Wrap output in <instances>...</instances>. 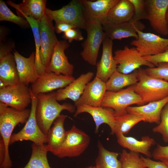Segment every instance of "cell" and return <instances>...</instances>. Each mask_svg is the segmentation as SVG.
Here are the masks:
<instances>
[{
	"mask_svg": "<svg viewBox=\"0 0 168 168\" xmlns=\"http://www.w3.org/2000/svg\"><path fill=\"white\" fill-rule=\"evenodd\" d=\"M138 38L132 40L130 44L134 46L142 57L157 55L164 52L168 47V38H164L151 33L144 32L136 29Z\"/></svg>",
	"mask_w": 168,
	"mask_h": 168,
	"instance_id": "obj_12",
	"label": "cell"
},
{
	"mask_svg": "<svg viewBox=\"0 0 168 168\" xmlns=\"http://www.w3.org/2000/svg\"><path fill=\"white\" fill-rule=\"evenodd\" d=\"M31 109L18 110L0 103V167L11 168L9 146L12 132L17 125L26 123Z\"/></svg>",
	"mask_w": 168,
	"mask_h": 168,
	"instance_id": "obj_1",
	"label": "cell"
},
{
	"mask_svg": "<svg viewBox=\"0 0 168 168\" xmlns=\"http://www.w3.org/2000/svg\"></svg>",
	"mask_w": 168,
	"mask_h": 168,
	"instance_id": "obj_47",
	"label": "cell"
},
{
	"mask_svg": "<svg viewBox=\"0 0 168 168\" xmlns=\"http://www.w3.org/2000/svg\"><path fill=\"white\" fill-rule=\"evenodd\" d=\"M46 0H24L19 4L10 1L7 3L16 9L18 16L32 17L40 21L46 15Z\"/></svg>",
	"mask_w": 168,
	"mask_h": 168,
	"instance_id": "obj_25",
	"label": "cell"
},
{
	"mask_svg": "<svg viewBox=\"0 0 168 168\" xmlns=\"http://www.w3.org/2000/svg\"><path fill=\"white\" fill-rule=\"evenodd\" d=\"M148 20L152 29L163 36L168 35L166 13L168 0H145Z\"/></svg>",
	"mask_w": 168,
	"mask_h": 168,
	"instance_id": "obj_13",
	"label": "cell"
},
{
	"mask_svg": "<svg viewBox=\"0 0 168 168\" xmlns=\"http://www.w3.org/2000/svg\"><path fill=\"white\" fill-rule=\"evenodd\" d=\"M23 18H25L29 23L34 35L35 45V66L40 76L45 72V69L41 64L40 57V36L39 26L40 21L32 17L24 16Z\"/></svg>",
	"mask_w": 168,
	"mask_h": 168,
	"instance_id": "obj_33",
	"label": "cell"
},
{
	"mask_svg": "<svg viewBox=\"0 0 168 168\" xmlns=\"http://www.w3.org/2000/svg\"><path fill=\"white\" fill-rule=\"evenodd\" d=\"M46 14L55 23L64 22L76 28L85 30L87 21L80 0H72L61 8L53 10L46 8Z\"/></svg>",
	"mask_w": 168,
	"mask_h": 168,
	"instance_id": "obj_7",
	"label": "cell"
},
{
	"mask_svg": "<svg viewBox=\"0 0 168 168\" xmlns=\"http://www.w3.org/2000/svg\"><path fill=\"white\" fill-rule=\"evenodd\" d=\"M138 82L136 73L125 74L116 70L105 83L107 91L116 92L126 86L135 85Z\"/></svg>",
	"mask_w": 168,
	"mask_h": 168,
	"instance_id": "obj_29",
	"label": "cell"
},
{
	"mask_svg": "<svg viewBox=\"0 0 168 168\" xmlns=\"http://www.w3.org/2000/svg\"><path fill=\"white\" fill-rule=\"evenodd\" d=\"M37 100V95L31 92V111L29 118L23 128L20 131L12 134L10 145L16 142L25 140L30 141L40 145L47 143V136L41 130L36 118L35 111Z\"/></svg>",
	"mask_w": 168,
	"mask_h": 168,
	"instance_id": "obj_8",
	"label": "cell"
},
{
	"mask_svg": "<svg viewBox=\"0 0 168 168\" xmlns=\"http://www.w3.org/2000/svg\"><path fill=\"white\" fill-rule=\"evenodd\" d=\"M136 73L138 82L134 86V89L141 98V105L168 96V81L151 77L141 68Z\"/></svg>",
	"mask_w": 168,
	"mask_h": 168,
	"instance_id": "obj_3",
	"label": "cell"
},
{
	"mask_svg": "<svg viewBox=\"0 0 168 168\" xmlns=\"http://www.w3.org/2000/svg\"><path fill=\"white\" fill-rule=\"evenodd\" d=\"M166 20L167 21V22L168 24V8L167 11L166 13Z\"/></svg>",
	"mask_w": 168,
	"mask_h": 168,
	"instance_id": "obj_44",
	"label": "cell"
},
{
	"mask_svg": "<svg viewBox=\"0 0 168 168\" xmlns=\"http://www.w3.org/2000/svg\"><path fill=\"white\" fill-rule=\"evenodd\" d=\"M114 58L117 65L116 70L124 74L130 73L143 65L149 68L155 67L140 54L135 47L125 46L123 49L116 50Z\"/></svg>",
	"mask_w": 168,
	"mask_h": 168,
	"instance_id": "obj_11",
	"label": "cell"
},
{
	"mask_svg": "<svg viewBox=\"0 0 168 168\" xmlns=\"http://www.w3.org/2000/svg\"><path fill=\"white\" fill-rule=\"evenodd\" d=\"M133 5L134 13L132 20L135 21L147 20V12L145 0H129Z\"/></svg>",
	"mask_w": 168,
	"mask_h": 168,
	"instance_id": "obj_37",
	"label": "cell"
},
{
	"mask_svg": "<svg viewBox=\"0 0 168 168\" xmlns=\"http://www.w3.org/2000/svg\"><path fill=\"white\" fill-rule=\"evenodd\" d=\"M85 30L87 37L81 44L83 49L80 54L84 61L95 66L100 47L106 35L102 25L96 21L87 22Z\"/></svg>",
	"mask_w": 168,
	"mask_h": 168,
	"instance_id": "obj_6",
	"label": "cell"
},
{
	"mask_svg": "<svg viewBox=\"0 0 168 168\" xmlns=\"http://www.w3.org/2000/svg\"><path fill=\"white\" fill-rule=\"evenodd\" d=\"M160 123L153 128L152 131L162 135L164 142H168V102L162 109L160 116Z\"/></svg>",
	"mask_w": 168,
	"mask_h": 168,
	"instance_id": "obj_36",
	"label": "cell"
},
{
	"mask_svg": "<svg viewBox=\"0 0 168 168\" xmlns=\"http://www.w3.org/2000/svg\"><path fill=\"white\" fill-rule=\"evenodd\" d=\"M76 28L72 25L64 22H59L55 23L54 26L55 30L58 34L63 33L68 30Z\"/></svg>",
	"mask_w": 168,
	"mask_h": 168,
	"instance_id": "obj_43",
	"label": "cell"
},
{
	"mask_svg": "<svg viewBox=\"0 0 168 168\" xmlns=\"http://www.w3.org/2000/svg\"><path fill=\"white\" fill-rule=\"evenodd\" d=\"M86 168H94V166H90L86 167Z\"/></svg>",
	"mask_w": 168,
	"mask_h": 168,
	"instance_id": "obj_45",
	"label": "cell"
},
{
	"mask_svg": "<svg viewBox=\"0 0 168 168\" xmlns=\"http://www.w3.org/2000/svg\"><path fill=\"white\" fill-rule=\"evenodd\" d=\"M9 47L2 43L0 46V89L19 82L13 54Z\"/></svg>",
	"mask_w": 168,
	"mask_h": 168,
	"instance_id": "obj_14",
	"label": "cell"
},
{
	"mask_svg": "<svg viewBox=\"0 0 168 168\" xmlns=\"http://www.w3.org/2000/svg\"><path fill=\"white\" fill-rule=\"evenodd\" d=\"M102 44V54L96 65V77L106 82L116 70L117 65L112 54L113 40L106 36Z\"/></svg>",
	"mask_w": 168,
	"mask_h": 168,
	"instance_id": "obj_21",
	"label": "cell"
},
{
	"mask_svg": "<svg viewBox=\"0 0 168 168\" xmlns=\"http://www.w3.org/2000/svg\"><path fill=\"white\" fill-rule=\"evenodd\" d=\"M94 73L89 72L81 75L66 87L55 92L58 101L70 99L76 101L83 94L87 85L93 78Z\"/></svg>",
	"mask_w": 168,
	"mask_h": 168,
	"instance_id": "obj_23",
	"label": "cell"
},
{
	"mask_svg": "<svg viewBox=\"0 0 168 168\" xmlns=\"http://www.w3.org/2000/svg\"><path fill=\"white\" fill-rule=\"evenodd\" d=\"M103 30L106 36L113 40L133 37L138 38L136 29L142 31L145 28L144 25L140 21H131L119 23L107 22L102 25Z\"/></svg>",
	"mask_w": 168,
	"mask_h": 168,
	"instance_id": "obj_19",
	"label": "cell"
},
{
	"mask_svg": "<svg viewBox=\"0 0 168 168\" xmlns=\"http://www.w3.org/2000/svg\"><path fill=\"white\" fill-rule=\"evenodd\" d=\"M74 116L77 117L83 113L90 114L94 120L96 128L95 132H98L100 126L102 124H107L111 129L110 134H114L116 117L114 112L112 108L101 106H91L86 105H82L76 107Z\"/></svg>",
	"mask_w": 168,
	"mask_h": 168,
	"instance_id": "obj_18",
	"label": "cell"
},
{
	"mask_svg": "<svg viewBox=\"0 0 168 168\" xmlns=\"http://www.w3.org/2000/svg\"><path fill=\"white\" fill-rule=\"evenodd\" d=\"M67 116L60 114L54 122L47 135L48 142L45 145L46 150L52 153L57 149L64 140L66 132L64 123Z\"/></svg>",
	"mask_w": 168,
	"mask_h": 168,
	"instance_id": "obj_27",
	"label": "cell"
},
{
	"mask_svg": "<svg viewBox=\"0 0 168 168\" xmlns=\"http://www.w3.org/2000/svg\"><path fill=\"white\" fill-rule=\"evenodd\" d=\"M134 13L133 6L129 0H119L109 11L107 22L119 23L130 21Z\"/></svg>",
	"mask_w": 168,
	"mask_h": 168,
	"instance_id": "obj_28",
	"label": "cell"
},
{
	"mask_svg": "<svg viewBox=\"0 0 168 168\" xmlns=\"http://www.w3.org/2000/svg\"><path fill=\"white\" fill-rule=\"evenodd\" d=\"M119 160L121 168H147L139 154L134 152L123 150Z\"/></svg>",
	"mask_w": 168,
	"mask_h": 168,
	"instance_id": "obj_34",
	"label": "cell"
},
{
	"mask_svg": "<svg viewBox=\"0 0 168 168\" xmlns=\"http://www.w3.org/2000/svg\"><path fill=\"white\" fill-rule=\"evenodd\" d=\"M152 156L155 160L164 163L168 167V145L162 146L157 144L152 153Z\"/></svg>",
	"mask_w": 168,
	"mask_h": 168,
	"instance_id": "obj_39",
	"label": "cell"
},
{
	"mask_svg": "<svg viewBox=\"0 0 168 168\" xmlns=\"http://www.w3.org/2000/svg\"><path fill=\"white\" fill-rule=\"evenodd\" d=\"M119 0H80L87 22L96 21L102 25L107 22V17L111 8Z\"/></svg>",
	"mask_w": 168,
	"mask_h": 168,
	"instance_id": "obj_16",
	"label": "cell"
},
{
	"mask_svg": "<svg viewBox=\"0 0 168 168\" xmlns=\"http://www.w3.org/2000/svg\"><path fill=\"white\" fill-rule=\"evenodd\" d=\"M142 100L135 91L134 86L116 92L107 91L105 95L101 106L112 109L115 117L127 113V107L134 104L141 105Z\"/></svg>",
	"mask_w": 168,
	"mask_h": 168,
	"instance_id": "obj_5",
	"label": "cell"
},
{
	"mask_svg": "<svg viewBox=\"0 0 168 168\" xmlns=\"http://www.w3.org/2000/svg\"><path fill=\"white\" fill-rule=\"evenodd\" d=\"M145 70L151 77L168 81V63H160L156 67L148 68Z\"/></svg>",
	"mask_w": 168,
	"mask_h": 168,
	"instance_id": "obj_38",
	"label": "cell"
},
{
	"mask_svg": "<svg viewBox=\"0 0 168 168\" xmlns=\"http://www.w3.org/2000/svg\"><path fill=\"white\" fill-rule=\"evenodd\" d=\"M144 121L142 117L137 115L127 113L116 117L114 134L125 135L138 123Z\"/></svg>",
	"mask_w": 168,
	"mask_h": 168,
	"instance_id": "obj_32",
	"label": "cell"
},
{
	"mask_svg": "<svg viewBox=\"0 0 168 168\" xmlns=\"http://www.w3.org/2000/svg\"><path fill=\"white\" fill-rule=\"evenodd\" d=\"M66 40L58 41L56 44L49 63L45 72H53L57 74L72 76L74 66L69 63L64 51L69 46Z\"/></svg>",
	"mask_w": 168,
	"mask_h": 168,
	"instance_id": "obj_17",
	"label": "cell"
},
{
	"mask_svg": "<svg viewBox=\"0 0 168 168\" xmlns=\"http://www.w3.org/2000/svg\"><path fill=\"white\" fill-rule=\"evenodd\" d=\"M37 97L36 118L39 128L47 136L52 124L62 111L66 110L70 113L76 111L75 106L70 103H59L55 92L40 93Z\"/></svg>",
	"mask_w": 168,
	"mask_h": 168,
	"instance_id": "obj_2",
	"label": "cell"
},
{
	"mask_svg": "<svg viewBox=\"0 0 168 168\" xmlns=\"http://www.w3.org/2000/svg\"><path fill=\"white\" fill-rule=\"evenodd\" d=\"M63 37L68 40L69 43H71L73 40L77 41L82 40L84 39L82 32L79 29L72 28L64 32Z\"/></svg>",
	"mask_w": 168,
	"mask_h": 168,
	"instance_id": "obj_41",
	"label": "cell"
},
{
	"mask_svg": "<svg viewBox=\"0 0 168 168\" xmlns=\"http://www.w3.org/2000/svg\"><path fill=\"white\" fill-rule=\"evenodd\" d=\"M15 58L19 82L28 86L34 83L39 77L35 66V53L33 52L28 58L21 55L16 51L13 52Z\"/></svg>",
	"mask_w": 168,
	"mask_h": 168,
	"instance_id": "obj_22",
	"label": "cell"
},
{
	"mask_svg": "<svg viewBox=\"0 0 168 168\" xmlns=\"http://www.w3.org/2000/svg\"><path fill=\"white\" fill-rule=\"evenodd\" d=\"M30 159L26 165L19 168H51L47 159L48 151L45 144H38L33 143Z\"/></svg>",
	"mask_w": 168,
	"mask_h": 168,
	"instance_id": "obj_30",
	"label": "cell"
},
{
	"mask_svg": "<svg viewBox=\"0 0 168 168\" xmlns=\"http://www.w3.org/2000/svg\"><path fill=\"white\" fill-rule=\"evenodd\" d=\"M168 102V96L160 100L151 102L142 105L129 106L126 110L128 113L142 117L144 122L159 124L161 121V110Z\"/></svg>",
	"mask_w": 168,
	"mask_h": 168,
	"instance_id": "obj_24",
	"label": "cell"
},
{
	"mask_svg": "<svg viewBox=\"0 0 168 168\" xmlns=\"http://www.w3.org/2000/svg\"><path fill=\"white\" fill-rule=\"evenodd\" d=\"M106 91L105 82L96 77L92 81L87 84L80 98L74 102V106L77 107L82 105H86L91 106H101Z\"/></svg>",
	"mask_w": 168,
	"mask_h": 168,
	"instance_id": "obj_20",
	"label": "cell"
},
{
	"mask_svg": "<svg viewBox=\"0 0 168 168\" xmlns=\"http://www.w3.org/2000/svg\"><path fill=\"white\" fill-rule=\"evenodd\" d=\"M0 101L17 110H24L31 102L30 89L20 82L0 88Z\"/></svg>",
	"mask_w": 168,
	"mask_h": 168,
	"instance_id": "obj_9",
	"label": "cell"
},
{
	"mask_svg": "<svg viewBox=\"0 0 168 168\" xmlns=\"http://www.w3.org/2000/svg\"><path fill=\"white\" fill-rule=\"evenodd\" d=\"M0 21H10L22 27L30 26L26 19L13 13L2 0H0Z\"/></svg>",
	"mask_w": 168,
	"mask_h": 168,
	"instance_id": "obj_35",
	"label": "cell"
},
{
	"mask_svg": "<svg viewBox=\"0 0 168 168\" xmlns=\"http://www.w3.org/2000/svg\"><path fill=\"white\" fill-rule=\"evenodd\" d=\"M53 21L46 15L39 23L40 36V57L41 64L45 71L50 62L55 45L58 41L55 33Z\"/></svg>",
	"mask_w": 168,
	"mask_h": 168,
	"instance_id": "obj_10",
	"label": "cell"
},
{
	"mask_svg": "<svg viewBox=\"0 0 168 168\" xmlns=\"http://www.w3.org/2000/svg\"><path fill=\"white\" fill-rule=\"evenodd\" d=\"M89 136L73 125L66 131L64 140L52 153L60 158L79 156L87 149L90 142Z\"/></svg>",
	"mask_w": 168,
	"mask_h": 168,
	"instance_id": "obj_4",
	"label": "cell"
},
{
	"mask_svg": "<svg viewBox=\"0 0 168 168\" xmlns=\"http://www.w3.org/2000/svg\"><path fill=\"white\" fill-rule=\"evenodd\" d=\"M145 59L157 66L161 63H168V47L163 53L154 55L143 57Z\"/></svg>",
	"mask_w": 168,
	"mask_h": 168,
	"instance_id": "obj_40",
	"label": "cell"
},
{
	"mask_svg": "<svg viewBox=\"0 0 168 168\" xmlns=\"http://www.w3.org/2000/svg\"><path fill=\"white\" fill-rule=\"evenodd\" d=\"M97 147L98 153L96 160V165L100 168H121L117 152L106 149L100 141L98 142Z\"/></svg>",
	"mask_w": 168,
	"mask_h": 168,
	"instance_id": "obj_31",
	"label": "cell"
},
{
	"mask_svg": "<svg viewBox=\"0 0 168 168\" xmlns=\"http://www.w3.org/2000/svg\"><path fill=\"white\" fill-rule=\"evenodd\" d=\"M75 79L72 76L58 75L51 72H45L39 76L32 84L30 89L32 93L36 95L50 92L54 90L66 87Z\"/></svg>",
	"mask_w": 168,
	"mask_h": 168,
	"instance_id": "obj_15",
	"label": "cell"
},
{
	"mask_svg": "<svg viewBox=\"0 0 168 168\" xmlns=\"http://www.w3.org/2000/svg\"><path fill=\"white\" fill-rule=\"evenodd\" d=\"M141 156L145 163L147 168H168V167L162 162L154 161L149 158L145 157L142 156Z\"/></svg>",
	"mask_w": 168,
	"mask_h": 168,
	"instance_id": "obj_42",
	"label": "cell"
},
{
	"mask_svg": "<svg viewBox=\"0 0 168 168\" xmlns=\"http://www.w3.org/2000/svg\"><path fill=\"white\" fill-rule=\"evenodd\" d=\"M94 168H100L98 166L96 165L94 166Z\"/></svg>",
	"mask_w": 168,
	"mask_h": 168,
	"instance_id": "obj_46",
	"label": "cell"
},
{
	"mask_svg": "<svg viewBox=\"0 0 168 168\" xmlns=\"http://www.w3.org/2000/svg\"><path fill=\"white\" fill-rule=\"evenodd\" d=\"M116 136L117 142L122 147L130 151L142 154L147 157H152L150 148L156 144L153 138L145 136L142 137L141 140H138L133 137L126 136L122 134Z\"/></svg>",
	"mask_w": 168,
	"mask_h": 168,
	"instance_id": "obj_26",
	"label": "cell"
}]
</instances>
